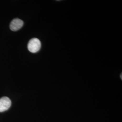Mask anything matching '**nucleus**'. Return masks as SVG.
Wrapping results in <instances>:
<instances>
[{
    "mask_svg": "<svg viewBox=\"0 0 122 122\" xmlns=\"http://www.w3.org/2000/svg\"><path fill=\"white\" fill-rule=\"evenodd\" d=\"M121 79H122V74H121Z\"/></svg>",
    "mask_w": 122,
    "mask_h": 122,
    "instance_id": "20e7f679",
    "label": "nucleus"
},
{
    "mask_svg": "<svg viewBox=\"0 0 122 122\" xmlns=\"http://www.w3.org/2000/svg\"><path fill=\"white\" fill-rule=\"evenodd\" d=\"M11 101L8 97L4 96L0 99V112H3L9 109Z\"/></svg>",
    "mask_w": 122,
    "mask_h": 122,
    "instance_id": "f03ea898",
    "label": "nucleus"
},
{
    "mask_svg": "<svg viewBox=\"0 0 122 122\" xmlns=\"http://www.w3.org/2000/svg\"><path fill=\"white\" fill-rule=\"evenodd\" d=\"M24 22L21 20L16 18L10 22V29L13 31H15L19 30L23 26Z\"/></svg>",
    "mask_w": 122,
    "mask_h": 122,
    "instance_id": "7ed1b4c3",
    "label": "nucleus"
},
{
    "mask_svg": "<svg viewBox=\"0 0 122 122\" xmlns=\"http://www.w3.org/2000/svg\"><path fill=\"white\" fill-rule=\"evenodd\" d=\"M41 44L39 39L37 38L31 39L28 44V49L29 51L32 53L38 52L41 48Z\"/></svg>",
    "mask_w": 122,
    "mask_h": 122,
    "instance_id": "f257e3e1",
    "label": "nucleus"
}]
</instances>
